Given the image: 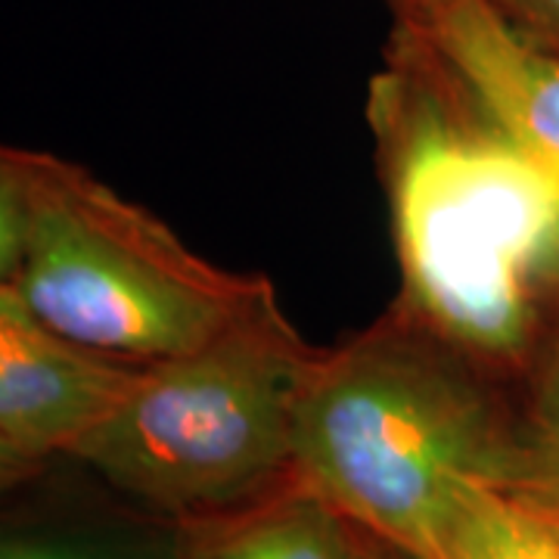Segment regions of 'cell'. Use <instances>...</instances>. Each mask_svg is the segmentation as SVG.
<instances>
[{
    "mask_svg": "<svg viewBox=\"0 0 559 559\" xmlns=\"http://www.w3.org/2000/svg\"><path fill=\"white\" fill-rule=\"evenodd\" d=\"M404 311L485 370H522L559 249V180L407 35L373 84Z\"/></svg>",
    "mask_w": 559,
    "mask_h": 559,
    "instance_id": "6da1fadb",
    "label": "cell"
},
{
    "mask_svg": "<svg viewBox=\"0 0 559 559\" xmlns=\"http://www.w3.org/2000/svg\"><path fill=\"white\" fill-rule=\"evenodd\" d=\"M481 370L404 308L318 352L296 417L293 479L360 532L439 559L460 488L507 476L510 414Z\"/></svg>",
    "mask_w": 559,
    "mask_h": 559,
    "instance_id": "7a4b0ae2",
    "label": "cell"
},
{
    "mask_svg": "<svg viewBox=\"0 0 559 559\" xmlns=\"http://www.w3.org/2000/svg\"><path fill=\"white\" fill-rule=\"evenodd\" d=\"M314 358L264 286L212 340L140 364L66 457L165 516L234 510L293 479L296 417Z\"/></svg>",
    "mask_w": 559,
    "mask_h": 559,
    "instance_id": "3957f363",
    "label": "cell"
},
{
    "mask_svg": "<svg viewBox=\"0 0 559 559\" xmlns=\"http://www.w3.org/2000/svg\"><path fill=\"white\" fill-rule=\"evenodd\" d=\"M16 286L62 340L153 364L212 340L267 283L209 264L79 165L25 150Z\"/></svg>",
    "mask_w": 559,
    "mask_h": 559,
    "instance_id": "277c9868",
    "label": "cell"
},
{
    "mask_svg": "<svg viewBox=\"0 0 559 559\" xmlns=\"http://www.w3.org/2000/svg\"><path fill=\"white\" fill-rule=\"evenodd\" d=\"M395 16V32L559 180V57L516 38L485 0H411Z\"/></svg>",
    "mask_w": 559,
    "mask_h": 559,
    "instance_id": "5b68a950",
    "label": "cell"
},
{
    "mask_svg": "<svg viewBox=\"0 0 559 559\" xmlns=\"http://www.w3.org/2000/svg\"><path fill=\"white\" fill-rule=\"evenodd\" d=\"M138 370L62 340L16 283H0V436L25 454L44 463L66 457Z\"/></svg>",
    "mask_w": 559,
    "mask_h": 559,
    "instance_id": "8992f818",
    "label": "cell"
},
{
    "mask_svg": "<svg viewBox=\"0 0 559 559\" xmlns=\"http://www.w3.org/2000/svg\"><path fill=\"white\" fill-rule=\"evenodd\" d=\"M358 528L326 500L289 481L234 510L183 520L178 559H355Z\"/></svg>",
    "mask_w": 559,
    "mask_h": 559,
    "instance_id": "52a82bcc",
    "label": "cell"
},
{
    "mask_svg": "<svg viewBox=\"0 0 559 559\" xmlns=\"http://www.w3.org/2000/svg\"><path fill=\"white\" fill-rule=\"evenodd\" d=\"M439 559H559V510L503 485L469 481L448 516Z\"/></svg>",
    "mask_w": 559,
    "mask_h": 559,
    "instance_id": "ba28073f",
    "label": "cell"
},
{
    "mask_svg": "<svg viewBox=\"0 0 559 559\" xmlns=\"http://www.w3.org/2000/svg\"><path fill=\"white\" fill-rule=\"evenodd\" d=\"M520 414H510V457L503 488L559 510V323L544 330L525 360Z\"/></svg>",
    "mask_w": 559,
    "mask_h": 559,
    "instance_id": "9c48e42d",
    "label": "cell"
},
{
    "mask_svg": "<svg viewBox=\"0 0 559 559\" xmlns=\"http://www.w3.org/2000/svg\"><path fill=\"white\" fill-rule=\"evenodd\" d=\"M0 559H178L171 554L146 550L138 544H121L91 532L0 522Z\"/></svg>",
    "mask_w": 559,
    "mask_h": 559,
    "instance_id": "30bf717a",
    "label": "cell"
},
{
    "mask_svg": "<svg viewBox=\"0 0 559 559\" xmlns=\"http://www.w3.org/2000/svg\"><path fill=\"white\" fill-rule=\"evenodd\" d=\"M25 227V150L0 143V283H16Z\"/></svg>",
    "mask_w": 559,
    "mask_h": 559,
    "instance_id": "8fae6325",
    "label": "cell"
},
{
    "mask_svg": "<svg viewBox=\"0 0 559 559\" xmlns=\"http://www.w3.org/2000/svg\"><path fill=\"white\" fill-rule=\"evenodd\" d=\"M516 38L559 57V0H485Z\"/></svg>",
    "mask_w": 559,
    "mask_h": 559,
    "instance_id": "7c38bea8",
    "label": "cell"
},
{
    "mask_svg": "<svg viewBox=\"0 0 559 559\" xmlns=\"http://www.w3.org/2000/svg\"><path fill=\"white\" fill-rule=\"evenodd\" d=\"M44 466H47L44 460L25 454L13 441H7L0 436V495H7V491L25 485V481H32Z\"/></svg>",
    "mask_w": 559,
    "mask_h": 559,
    "instance_id": "4fadbf2b",
    "label": "cell"
},
{
    "mask_svg": "<svg viewBox=\"0 0 559 559\" xmlns=\"http://www.w3.org/2000/svg\"><path fill=\"white\" fill-rule=\"evenodd\" d=\"M355 559H419L407 550H401L389 540L377 538V535H367L358 528V540H355Z\"/></svg>",
    "mask_w": 559,
    "mask_h": 559,
    "instance_id": "5bb4252c",
    "label": "cell"
},
{
    "mask_svg": "<svg viewBox=\"0 0 559 559\" xmlns=\"http://www.w3.org/2000/svg\"><path fill=\"white\" fill-rule=\"evenodd\" d=\"M547 293H550V296H557V299H559V249H557V255H554V264H550V271H547Z\"/></svg>",
    "mask_w": 559,
    "mask_h": 559,
    "instance_id": "9a60e30c",
    "label": "cell"
},
{
    "mask_svg": "<svg viewBox=\"0 0 559 559\" xmlns=\"http://www.w3.org/2000/svg\"><path fill=\"white\" fill-rule=\"evenodd\" d=\"M389 3H392V7L399 10V7H404V3H411V0H389Z\"/></svg>",
    "mask_w": 559,
    "mask_h": 559,
    "instance_id": "2e32d148",
    "label": "cell"
}]
</instances>
